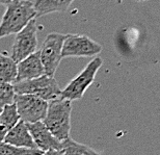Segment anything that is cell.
Listing matches in <instances>:
<instances>
[{"mask_svg": "<svg viewBox=\"0 0 160 155\" xmlns=\"http://www.w3.org/2000/svg\"><path fill=\"white\" fill-rule=\"evenodd\" d=\"M17 77V63L4 52H0V81L12 83Z\"/></svg>", "mask_w": 160, "mask_h": 155, "instance_id": "cell-14", "label": "cell"}, {"mask_svg": "<svg viewBox=\"0 0 160 155\" xmlns=\"http://www.w3.org/2000/svg\"><path fill=\"white\" fill-rule=\"evenodd\" d=\"M33 4L37 18L52 14L67 12L75 0H30Z\"/></svg>", "mask_w": 160, "mask_h": 155, "instance_id": "cell-12", "label": "cell"}, {"mask_svg": "<svg viewBox=\"0 0 160 155\" xmlns=\"http://www.w3.org/2000/svg\"><path fill=\"white\" fill-rule=\"evenodd\" d=\"M102 51V46L84 34H67L62 45L63 57H91L97 56Z\"/></svg>", "mask_w": 160, "mask_h": 155, "instance_id": "cell-6", "label": "cell"}, {"mask_svg": "<svg viewBox=\"0 0 160 155\" xmlns=\"http://www.w3.org/2000/svg\"><path fill=\"white\" fill-rule=\"evenodd\" d=\"M42 155H63L62 150H48L42 153Z\"/></svg>", "mask_w": 160, "mask_h": 155, "instance_id": "cell-18", "label": "cell"}, {"mask_svg": "<svg viewBox=\"0 0 160 155\" xmlns=\"http://www.w3.org/2000/svg\"><path fill=\"white\" fill-rule=\"evenodd\" d=\"M15 90L12 83L0 81V111L5 105L12 104L15 100Z\"/></svg>", "mask_w": 160, "mask_h": 155, "instance_id": "cell-17", "label": "cell"}, {"mask_svg": "<svg viewBox=\"0 0 160 155\" xmlns=\"http://www.w3.org/2000/svg\"><path fill=\"white\" fill-rule=\"evenodd\" d=\"M137 1H146V0H137Z\"/></svg>", "mask_w": 160, "mask_h": 155, "instance_id": "cell-20", "label": "cell"}, {"mask_svg": "<svg viewBox=\"0 0 160 155\" xmlns=\"http://www.w3.org/2000/svg\"><path fill=\"white\" fill-rule=\"evenodd\" d=\"M27 124V123H26ZM32 140L37 148L42 152L48 150H62V142L58 141L51 132L48 130L43 122L27 124Z\"/></svg>", "mask_w": 160, "mask_h": 155, "instance_id": "cell-9", "label": "cell"}, {"mask_svg": "<svg viewBox=\"0 0 160 155\" xmlns=\"http://www.w3.org/2000/svg\"><path fill=\"white\" fill-rule=\"evenodd\" d=\"M16 95H33L49 102L60 97L62 89L54 77L43 75L38 78L15 82Z\"/></svg>", "mask_w": 160, "mask_h": 155, "instance_id": "cell-3", "label": "cell"}, {"mask_svg": "<svg viewBox=\"0 0 160 155\" xmlns=\"http://www.w3.org/2000/svg\"><path fill=\"white\" fill-rule=\"evenodd\" d=\"M38 51V24L33 19L16 34L12 48V59L16 63Z\"/></svg>", "mask_w": 160, "mask_h": 155, "instance_id": "cell-7", "label": "cell"}, {"mask_svg": "<svg viewBox=\"0 0 160 155\" xmlns=\"http://www.w3.org/2000/svg\"><path fill=\"white\" fill-rule=\"evenodd\" d=\"M72 102L57 98L48 102V108L42 121L57 140L62 142L70 137L71 131Z\"/></svg>", "mask_w": 160, "mask_h": 155, "instance_id": "cell-2", "label": "cell"}, {"mask_svg": "<svg viewBox=\"0 0 160 155\" xmlns=\"http://www.w3.org/2000/svg\"><path fill=\"white\" fill-rule=\"evenodd\" d=\"M43 75L46 74H45L43 64L41 62L39 51H36L29 56L17 63V77L15 82L34 79Z\"/></svg>", "mask_w": 160, "mask_h": 155, "instance_id": "cell-10", "label": "cell"}, {"mask_svg": "<svg viewBox=\"0 0 160 155\" xmlns=\"http://www.w3.org/2000/svg\"><path fill=\"white\" fill-rule=\"evenodd\" d=\"M14 103L20 119L25 123L42 122L46 116L48 102L33 95H16Z\"/></svg>", "mask_w": 160, "mask_h": 155, "instance_id": "cell-8", "label": "cell"}, {"mask_svg": "<svg viewBox=\"0 0 160 155\" xmlns=\"http://www.w3.org/2000/svg\"><path fill=\"white\" fill-rule=\"evenodd\" d=\"M15 103L5 105L0 111V142H3L6 133L20 121Z\"/></svg>", "mask_w": 160, "mask_h": 155, "instance_id": "cell-13", "label": "cell"}, {"mask_svg": "<svg viewBox=\"0 0 160 155\" xmlns=\"http://www.w3.org/2000/svg\"><path fill=\"white\" fill-rule=\"evenodd\" d=\"M102 65H103V59L99 56L91 60L86 65L84 69L78 74V76L72 79L69 85L62 90L59 98L69 100L71 102L82 99L84 93L95 81L96 75L102 67Z\"/></svg>", "mask_w": 160, "mask_h": 155, "instance_id": "cell-4", "label": "cell"}, {"mask_svg": "<svg viewBox=\"0 0 160 155\" xmlns=\"http://www.w3.org/2000/svg\"><path fill=\"white\" fill-rule=\"evenodd\" d=\"M67 34L59 32H51L46 37L39 50L41 62L43 64L45 74L54 77L57 68L62 59V45Z\"/></svg>", "mask_w": 160, "mask_h": 155, "instance_id": "cell-5", "label": "cell"}, {"mask_svg": "<svg viewBox=\"0 0 160 155\" xmlns=\"http://www.w3.org/2000/svg\"><path fill=\"white\" fill-rule=\"evenodd\" d=\"M12 0H0V5H8Z\"/></svg>", "mask_w": 160, "mask_h": 155, "instance_id": "cell-19", "label": "cell"}, {"mask_svg": "<svg viewBox=\"0 0 160 155\" xmlns=\"http://www.w3.org/2000/svg\"><path fill=\"white\" fill-rule=\"evenodd\" d=\"M37 19V13L30 0H12L0 22V39L17 34L31 20Z\"/></svg>", "mask_w": 160, "mask_h": 155, "instance_id": "cell-1", "label": "cell"}, {"mask_svg": "<svg viewBox=\"0 0 160 155\" xmlns=\"http://www.w3.org/2000/svg\"><path fill=\"white\" fill-rule=\"evenodd\" d=\"M3 142L12 146L25 149H38L32 140L27 124L24 121L20 120L9 130L4 137Z\"/></svg>", "mask_w": 160, "mask_h": 155, "instance_id": "cell-11", "label": "cell"}, {"mask_svg": "<svg viewBox=\"0 0 160 155\" xmlns=\"http://www.w3.org/2000/svg\"><path fill=\"white\" fill-rule=\"evenodd\" d=\"M39 149H25L8 145L4 142H0V155H42Z\"/></svg>", "mask_w": 160, "mask_h": 155, "instance_id": "cell-16", "label": "cell"}, {"mask_svg": "<svg viewBox=\"0 0 160 155\" xmlns=\"http://www.w3.org/2000/svg\"><path fill=\"white\" fill-rule=\"evenodd\" d=\"M62 150L63 155H100L91 147L77 143L71 137L62 141Z\"/></svg>", "mask_w": 160, "mask_h": 155, "instance_id": "cell-15", "label": "cell"}]
</instances>
